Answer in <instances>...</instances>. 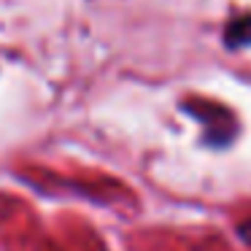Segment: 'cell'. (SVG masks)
<instances>
[{"label":"cell","instance_id":"cell-1","mask_svg":"<svg viewBox=\"0 0 251 251\" xmlns=\"http://www.w3.org/2000/svg\"><path fill=\"white\" fill-rule=\"evenodd\" d=\"M224 46H227V49H243V46H251V14H243V17H235L232 22H227V30H224Z\"/></svg>","mask_w":251,"mask_h":251},{"label":"cell","instance_id":"cell-2","mask_svg":"<svg viewBox=\"0 0 251 251\" xmlns=\"http://www.w3.org/2000/svg\"><path fill=\"white\" fill-rule=\"evenodd\" d=\"M240 235H243L246 240H251V222H246L243 227H240Z\"/></svg>","mask_w":251,"mask_h":251}]
</instances>
